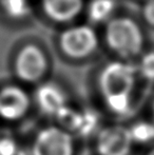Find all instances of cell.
<instances>
[{
	"mask_svg": "<svg viewBox=\"0 0 154 155\" xmlns=\"http://www.w3.org/2000/svg\"><path fill=\"white\" fill-rule=\"evenodd\" d=\"M19 150L14 135L5 129H0V155H16Z\"/></svg>",
	"mask_w": 154,
	"mask_h": 155,
	"instance_id": "cell-13",
	"label": "cell"
},
{
	"mask_svg": "<svg viewBox=\"0 0 154 155\" xmlns=\"http://www.w3.org/2000/svg\"><path fill=\"white\" fill-rule=\"evenodd\" d=\"M16 155H32V154H31V152H30V151H27V150L20 149L18 151V153H17Z\"/></svg>",
	"mask_w": 154,
	"mask_h": 155,
	"instance_id": "cell-17",
	"label": "cell"
},
{
	"mask_svg": "<svg viewBox=\"0 0 154 155\" xmlns=\"http://www.w3.org/2000/svg\"><path fill=\"white\" fill-rule=\"evenodd\" d=\"M133 143L129 128L115 124L99 131L96 150L99 155H130Z\"/></svg>",
	"mask_w": 154,
	"mask_h": 155,
	"instance_id": "cell-6",
	"label": "cell"
},
{
	"mask_svg": "<svg viewBox=\"0 0 154 155\" xmlns=\"http://www.w3.org/2000/svg\"><path fill=\"white\" fill-rule=\"evenodd\" d=\"M134 143H149L154 140V124L138 121L129 128Z\"/></svg>",
	"mask_w": 154,
	"mask_h": 155,
	"instance_id": "cell-12",
	"label": "cell"
},
{
	"mask_svg": "<svg viewBox=\"0 0 154 155\" xmlns=\"http://www.w3.org/2000/svg\"><path fill=\"white\" fill-rule=\"evenodd\" d=\"M146 155H154V148H153V149H151L150 151H149Z\"/></svg>",
	"mask_w": 154,
	"mask_h": 155,
	"instance_id": "cell-18",
	"label": "cell"
},
{
	"mask_svg": "<svg viewBox=\"0 0 154 155\" xmlns=\"http://www.w3.org/2000/svg\"><path fill=\"white\" fill-rule=\"evenodd\" d=\"M35 98L39 109L49 116L56 117L60 111L68 106L64 90L51 82L41 84L36 91Z\"/></svg>",
	"mask_w": 154,
	"mask_h": 155,
	"instance_id": "cell-8",
	"label": "cell"
},
{
	"mask_svg": "<svg viewBox=\"0 0 154 155\" xmlns=\"http://www.w3.org/2000/svg\"><path fill=\"white\" fill-rule=\"evenodd\" d=\"M137 72L149 81H154V51L148 52L140 58Z\"/></svg>",
	"mask_w": 154,
	"mask_h": 155,
	"instance_id": "cell-14",
	"label": "cell"
},
{
	"mask_svg": "<svg viewBox=\"0 0 154 155\" xmlns=\"http://www.w3.org/2000/svg\"><path fill=\"white\" fill-rule=\"evenodd\" d=\"M2 12L11 19L22 20L32 12L30 0H0Z\"/></svg>",
	"mask_w": 154,
	"mask_h": 155,
	"instance_id": "cell-11",
	"label": "cell"
},
{
	"mask_svg": "<svg viewBox=\"0 0 154 155\" xmlns=\"http://www.w3.org/2000/svg\"><path fill=\"white\" fill-rule=\"evenodd\" d=\"M44 14L56 22H68L79 15L84 8L82 0H41Z\"/></svg>",
	"mask_w": 154,
	"mask_h": 155,
	"instance_id": "cell-9",
	"label": "cell"
},
{
	"mask_svg": "<svg viewBox=\"0 0 154 155\" xmlns=\"http://www.w3.org/2000/svg\"><path fill=\"white\" fill-rule=\"evenodd\" d=\"M137 68L127 61H111L99 74V92L107 108L117 115L130 112Z\"/></svg>",
	"mask_w": 154,
	"mask_h": 155,
	"instance_id": "cell-1",
	"label": "cell"
},
{
	"mask_svg": "<svg viewBox=\"0 0 154 155\" xmlns=\"http://www.w3.org/2000/svg\"><path fill=\"white\" fill-rule=\"evenodd\" d=\"M97 126H98V116L96 113L93 111H82L81 123L77 133L86 136L95 131Z\"/></svg>",
	"mask_w": 154,
	"mask_h": 155,
	"instance_id": "cell-15",
	"label": "cell"
},
{
	"mask_svg": "<svg viewBox=\"0 0 154 155\" xmlns=\"http://www.w3.org/2000/svg\"><path fill=\"white\" fill-rule=\"evenodd\" d=\"M59 45L66 56L76 60L84 59L96 51L98 37L96 32L89 25H76L61 33Z\"/></svg>",
	"mask_w": 154,
	"mask_h": 155,
	"instance_id": "cell-3",
	"label": "cell"
},
{
	"mask_svg": "<svg viewBox=\"0 0 154 155\" xmlns=\"http://www.w3.org/2000/svg\"><path fill=\"white\" fill-rule=\"evenodd\" d=\"M152 114H153V119H154V101H153V106H152Z\"/></svg>",
	"mask_w": 154,
	"mask_h": 155,
	"instance_id": "cell-19",
	"label": "cell"
},
{
	"mask_svg": "<svg viewBox=\"0 0 154 155\" xmlns=\"http://www.w3.org/2000/svg\"><path fill=\"white\" fill-rule=\"evenodd\" d=\"M32 155H74V140L60 127H47L37 133L31 148Z\"/></svg>",
	"mask_w": 154,
	"mask_h": 155,
	"instance_id": "cell-4",
	"label": "cell"
},
{
	"mask_svg": "<svg viewBox=\"0 0 154 155\" xmlns=\"http://www.w3.org/2000/svg\"><path fill=\"white\" fill-rule=\"evenodd\" d=\"M48 65V58L42 50L35 45H27L16 55L14 70L21 81L34 84L44 77Z\"/></svg>",
	"mask_w": 154,
	"mask_h": 155,
	"instance_id": "cell-5",
	"label": "cell"
},
{
	"mask_svg": "<svg viewBox=\"0 0 154 155\" xmlns=\"http://www.w3.org/2000/svg\"><path fill=\"white\" fill-rule=\"evenodd\" d=\"M31 107L29 94L25 89L8 84L0 89V118L5 121H18L28 114Z\"/></svg>",
	"mask_w": 154,
	"mask_h": 155,
	"instance_id": "cell-7",
	"label": "cell"
},
{
	"mask_svg": "<svg viewBox=\"0 0 154 155\" xmlns=\"http://www.w3.org/2000/svg\"><path fill=\"white\" fill-rule=\"evenodd\" d=\"M115 10L114 0H92L89 5L88 16L95 23H103L111 20Z\"/></svg>",
	"mask_w": 154,
	"mask_h": 155,
	"instance_id": "cell-10",
	"label": "cell"
},
{
	"mask_svg": "<svg viewBox=\"0 0 154 155\" xmlns=\"http://www.w3.org/2000/svg\"><path fill=\"white\" fill-rule=\"evenodd\" d=\"M143 15L147 23L154 27V0H148L143 8Z\"/></svg>",
	"mask_w": 154,
	"mask_h": 155,
	"instance_id": "cell-16",
	"label": "cell"
},
{
	"mask_svg": "<svg viewBox=\"0 0 154 155\" xmlns=\"http://www.w3.org/2000/svg\"><path fill=\"white\" fill-rule=\"evenodd\" d=\"M107 45L123 59L137 56L144 45V36L134 20L127 17L112 18L106 28Z\"/></svg>",
	"mask_w": 154,
	"mask_h": 155,
	"instance_id": "cell-2",
	"label": "cell"
}]
</instances>
